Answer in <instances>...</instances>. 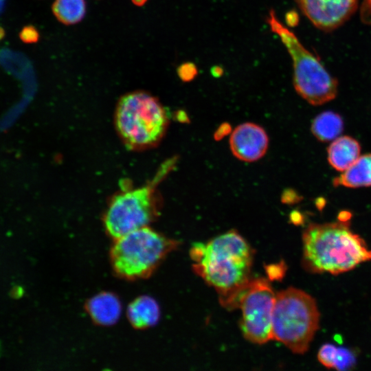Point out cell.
I'll use <instances>...</instances> for the list:
<instances>
[{
  "label": "cell",
  "instance_id": "cell-1",
  "mask_svg": "<svg viewBox=\"0 0 371 371\" xmlns=\"http://www.w3.org/2000/svg\"><path fill=\"white\" fill-rule=\"evenodd\" d=\"M190 255L195 273L216 291L221 304L232 310L236 295L251 280V245L232 229L206 243H195Z\"/></svg>",
  "mask_w": 371,
  "mask_h": 371
},
{
  "label": "cell",
  "instance_id": "cell-2",
  "mask_svg": "<svg viewBox=\"0 0 371 371\" xmlns=\"http://www.w3.org/2000/svg\"><path fill=\"white\" fill-rule=\"evenodd\" d=\"M350 221L311 223L302 234L303 267L311 273L338 275L371 260V249L350 229Z\"/></svg>",
  "mask_w": 371,
  "mask_h": 371
},
{
  "label": "cell",
  "instance_id": "cell-3",
  "mask_svg": "<svg viewBox=\"0 0 371 371\" xmlns=\"http://www.w3.org/2000/svg\"><path fill=\"white\" fill-rule=\"evenodd\" d=\"M168 113L157 98L144 91L122 96L114 113V124L125 146L132 150L153 148L168 128Z\"/></svg>",
  "mask_w": 371,
  "mask_h": 371
},
{
  "label": "cell",
  "instance_id": "cell-4",
  "mask_svg": "<svg viewBox=\"0 0 371 371\" xmlns=\"http://www.w3.org/2000/svg\"><path fill=\"white\" fill-rule=\"evenodd\" d=\"M319 316L315 300L305 291L293 287L280 291L273 309L272 339L304 354L319 328Z\"/></svg>",
  "mask_w": 371,
  "mask_h": 371
},
{
  "label": "cell",
  "instance_id": "cell-5",
  "mask_svg": "<svg viewBox=\"0 0 371 371\" xmlns=\"http://www.w3.org/2000/svg\"><path fill=\"white\" fill-rule=\"evenodd\" d=\"M267 23L284 45L293 60L296 91L312 105H321L334 99L337 82L319 59L307 50L296 36L269 12Z\"/></svg>",
  "mask_w": 371,
  "mask_h": 371
},
{
  "label": "cell",
  "instance_id": "cell-6",
  "mask_svg": "<svg viewBox=\"0 0 371 371\" xmlns=\"http://www.w3.org/2000/svg\"><path fill=\"white\" fill-rule=\"evenodd\" d=\"M171 162H166L146 184L123 190L109 203L104 222L108 233L118 238L128 233L148 226L157 215V188L169 172Z\"/></svg>",
  "mask_w": 371,
  "mask_h": 371
},
{
  "label": "cell",
  "instance_id": "cell-7",
  "mask_svg": "<svg viewBox=\"0 0 371 371\" xmlns=\"http://www.w3.org/2000/svg\"><path fill=\"white\" fill-rule=\"evenodd\" d=\"M175 245L148 226L118 238L112 249L114 268L126 278H138L150 272Z\"/></svg>",
  "mask_w": 371,
  "mask_h": 371
},
{
  "label": "cell",
  "instance_id": "cell-8",
  "mask_svg": "<svg viewBox=\"0 0 371 371\" xmlns=\"http://www.w3.org/2000/svg\"><path fill=\"white\" fill-rule=\"evenodd\" d=\"M276 293L265 278H251L240 290L232 308L241 310L240 326L246 339L264 344L272 339L271 321Z\"/></svg>",
  "mask_w": 371,
  "mask_h": 371
},
{
  "label": "cell",
  "instance_id": "cell-9",
  "mask_svg": "<svg viewBox=\"0 0 371 371\" xmlns=\"http://www.w3.org/2000/svg\"><path fill=\"white\" fill-rule=\"evenodd\" d=\"M317 28L330 31L346 22L357 8V0H295Z\"/></svg>",
  "mask_w": 371,
  "mask_h": 371
},
{
  "label": "cell",
  "instance_id": "cell-10",
  "mask_svg": "<svg viewBox=\"0 0 371 371\" xmlns=\"http://www.w3.org/2000/svg\"><path fill=\"white\" fill-rule=\"evenodd\" d=\"M268 145L269 137L264 128L251 122L238 125L229 138L233 155L246 162L255 161L263 157Z\"/></svg>",
  "mask_w": 371,
  "mask_h": 371
},
{
  "label": "cell",
  "instance_id": "cell-11",
  "mask_svg": "<svg viewBox=\"0 0 371 371\" xmlns=\"http://www.w3.org/2000/svg\"><path fill=\"white\" fill-rule=\"evenodd\" d=\"M328 161L339 171H344L359 157L361 152L359 143L349 136L335 139L328 148Z\"/></svg>",
  "mask_w": 371,
  "mask_h": 371
},
{
  "label": "cell",
  "instance_id": "cell-12",
  "mask_svg": "<svg viewBox=\"0 0 371 371\" xmlns=\"http://www.w3.org/2000/svg\"><path fill=\"white\" fill-rule=\"evenodd\" d=\"M333 186L346 188L371 186V154L360 156L349 168L333 181Z\"/></svg>",
  "mask_w": 371,
  "mask_h": 371
},
{
  "label": "cell",
  "instance_id": "cell-13",
  "mask_svg": "<svg viewBox=\"0 0 371 371\" xmlns=\"http://www.w3.org/2000/svg\"><path fill=\"white\" fill-rule=\"evenodd\" d=\"M88 309L93 319L99 324L109 325L115 322L121 313V304L116 296L103 293L89 302Z\"/></svg>",
  "mask_w": 371,
  "mask_h": 371
},
{
  "label": "cell",
  "instance_id": "cell-14",
  "mask_svg": "<svg viewBox=\"0 0 371 371\" xmlns=\"http://www.w3.org/2000/svg\"><path fill=\"white\" fill-rule=\"evenodd\" d=\"M127 315L135 327H149L158 321L159 308L155 300L148 296H142L130 304Z\"/></svg>",
  "mask_w": 371,
  "mask_h": 371
},
{
  "label": "cell",
  "instance_id": "cell-15",
  "mask_svg": "<svg viewBox=\"0 0 371 371\" xmlns=\"http://www.w3.org/2000/svg\"><path fill=\"white\" fill-rule=\"evenodd\" d=\"M311 132L321 142L336 139L343 131L341 117L333 111H324L317 115L312 122Z\"/></svg>",
  "mask_w": 371,
  "mask_h": 371
},
{
  "label": "cell",
  "instance_id": "cell-16",
  "mask_svg": "<svg viewBox=\"0 0 371 371\" xmlns=\"http://www.w3.org/2000/svg\"><path fill=\"white\" fill-rule=\"evenodd\" d=\"M52 12L56 19L65 25L80 22L86 13L85 0H55Z\"/></svg>",
  "mask_w": 371,
  "mask_h": 371
},
{
  "label": "cell",
  "instance_id": "cell-17",
  "mask_svg": "<svg viewBox=\"0 0 371 371\" xmlns=\"http://www.w3.org/2000/svg\"><path fill=\"white\" fill-rule=\"evenodd\" d=\"M356 361L355 352L346 348L337 347L333 368L339 371L351 370Z\"/></svg>",
  "mask_w": 371,
  "mask_h": 371
},
{
  "label": "cell",
  "instance_id": "cell-18",
  "mask_svg": "<svg viewBox=\"0 0 371 371\" xmlns=\"http://www.w3.org/2000/svg\"><path fill=\"white\" fill-rule=\"evenodd\" d=\"M337 348L331 344L322 345L317 353L319 363L327 368H333Z\"/></svg>",
  "mask_w": 371,
  "mask_h": 371
},
{
  "label": "cell",
  "instance_id": "cell-19",
  "mask_svg": "<svg viewBox=\"0 0 371 371\" xmlns=\"http://www.w3.org/2000/svg\"><path fill=\"white\" fill-rule=\"evenodd\" d=\"M20 36L25 43H35L38 41L39 34L34 27L27 26L21 31Z\"/></svg>",
  "mask_w": 371,
  "mask_h": 371
},
{
  "label": "cell",
  "instance_id": "cell-20",
  "mask_svg": "<svg viewBox=\"0 0 371 371\" xmlns=\"http://www.w3.org/2000/svg\"><path fill=\"white\" fill-rule=\"evenodd\" d=\"M178 73L183 80H190L195 74L194 67L190 64H183L179 67Z\"/></svg>",
  "mask_w": 371,
  "mask_h": 371
},
{
  "label": "cell",
  "instance_id": "cell-21",
  "mask_svg": "<svg viewBox=\"0 0 371 371\" xmlns=\"http://www.w3.org/2000/svg\"><path fill=\"white\" fill-rule=\"evenodd\" d=\"M363 14L366 21L371 22V0H364Z\"/></svg>",
  "mask_w": 371,
  "mask_h": 371
},
{
  "label": "cell",
  "instance_id": "cell-22",
  "mask_svg": "<svg viewBox=\"0 0 371 371\" xmlns=\"http://www.w3.org/2000/svg\"><path fill=\"white\" fill-rule=\"evenodd\" d=\"M10 294L13 298H19L23 294V289L19 286H15L11 289Z\"/></svg>",
  "mask_w": 371,
  "mask_h": 371
},
{
  "label": "cell",
  "instance_id": "cell-23",
  "mask_svg": "<svg viewBox=\"0 0 371 371\" xmlns=\"http://www.w3.org/2000/svg\"><path fill=\"white\" fill-rule=\"evenodd\" d=\"M352 217V214L348 211H341L337 216V220L342 222L350 221Z\"/></svg>",
  "mask_w": 371,
  "mask_h": 371
},
{
  "label": "cell",
  "instance_id": "cell-24",
  "mask_svg": "<svg viewBox=\"0 0 371 371\" xmlns=\"http://www.w3.org/2000/svg\"><path fill=\"white\" fill-rule=\"evenodd\" d=\"M228 129H229V128L227 124H223L222 126H221V127L217 131H221V133L219 132L215 133L216 139H219L223 137L225 135V133H224V131L227 132Z\"/></svg>",
  "mask_w": 371,
  "mask_h": 371
},
{
  "label": "cell",
  "instance_id": "cell-25",
  "mask_svg": "<svg viewBox=\"0 0 371 371\" xmlns=\"http://www.w3.org/2000/svg\"><path fill=\"white\" fill-rule=\"evenodd\" d=\"M291 218L294 223H300L302 220V216L300 215V213L295 212L293 213V215L291 217Z\"/></svg>",
  "mask_w": 371,
  "mask_h": 371
},
{
  "label": "cell",
  "instance_id": "cell-26",
  "mask_svg": "<svg viewBox=\"0 0 371 371\" xmlns=\"http://www.w3.org/2000/svg\"><path fill=\"white\" fill-rule=\"evenodd\" d=\"M148 0H131L133 3L137 6L144 5Z\"/></svg>",
  "mask_w": 371,
  "mask_h": 371
},
{
  "label": "cell",
  "instance_id": "cell-27",
  "mask_svg": "<svg viewBox=\"0 0 371 371\" xmlns=\"http://www.w3.org/2000/svg\"><path fill=\"white\" fill-rule=\"evenodd\" d=\"M317 203H319V204L318 203L317 204V207L319 210H322L324 207L326 201L324 199L320 198L319 200H317Z\"/></svg>",
  "mask_w": 371,
  "mask_h": 371
},
{
  "label": "cell",
  "instance_id": "cell-28",
  "mask_svg": "<svg viewBox=\"0 0 371 371\" xmlns=\"http://www.w3.org/2000/svg\"><path fill=\"white\" fill-rule=\"evenodd\" d=\"M5 0H0V12L3 7Z\"/></svg>",
  "mask_w": 371,
  "mask_h": 371
},
{
  "label": "cell",
  "instance_id": "cell-29",
  "mask_svg": "<svg viewBox=\"0 0 371 371\" xmlns=\"http://www.w3.org/2000/svg\"><path fill=\"white\" fill-rule=\"evenodd\" d=\"M0 349H1V347H0Z\"/></svg>",
  "mask_w": 371,
  "mask_h": 371
}]
</instances>
